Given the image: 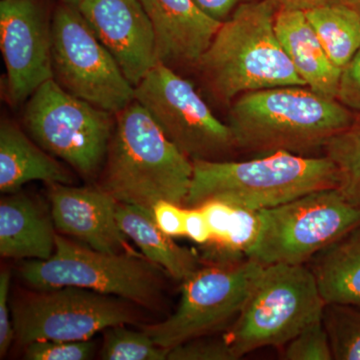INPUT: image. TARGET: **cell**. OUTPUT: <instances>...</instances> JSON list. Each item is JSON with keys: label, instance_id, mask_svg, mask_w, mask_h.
<instances>
[{"label": "cell", "instance_id": "cell-1", "mask_svg": "<svg viewBox=\"0 0 360 360\" xmlns=\"http://www.w3.org/2000/svg\"><path fill=\"white\" fill-rule=\"evenodd\" d=\"M355 117L338 99L309 87L279 86L238 96L231 104L229 124L238 150L321 156L328 142Z\"/></svg>", "mask_w": 360, "mask_h": 360}, {"label": "cell", "instance_id": "cell-2", "mask_svg": "<svg viewBox=\"0 0 360 360\" xmlns=\"http://www.w3.org/2000/svg\"><path fill=\"white\" fill-rule=\"evenodd\" d=\"M276 13L270 0H248L220 25L196 65L219 103L231 105L257 90L307 86L277 37Z\"/></svg>", "mask_w": 360, "mask_h": 360}, {"label": "cell", "instance_id": "cell-3", "mask_svg": "<svg viewBox=\"0 0 360 360\" xmlns=\"http://www.w3.org/2000/svg\"><path fill=\"white\" fill-rule=\"evenodd\" d=\"M193 162L137 103L115 115L101 187L120 203L153 212L158 201L184 206Z\"/></svg>", "mask_w": 360, "mask_h": 360}, {"label": "cell", "instance_id": "cell-4", "mask_svg": "<svg viewBox=\"0 0 360 360\" xmlns=\"http://www.w3.org/2000/svg\"><path fill=\"white\" fill-rule=\"evenodd\" d=\"M193 162L186 207L221 200L259 212L338 186V169L326 155L302 156L279 151L245 161Z\"/></svg>", "mask_w": 360, "mask_h": 360}, {"label": "cell", "instance_id": "cell-5", "mask_svg": "<svg viewBox=\"0 0 360 360\" xmlns=\"http://www.w3.org/2000/svg\"><path fill=\"white\" fill-rule=\"evenodd\" d=\"M326 304L309 265H264L224 336L236 360L258 348H283L322 319Z\"/></svg>", "mask_w": 360, "mask_h": 360}, {"label": "cell", "instance_id": "cell-6", "mask_svg": "<svg viewBox=\"0 0 360 360\" xmlns=\"http://www.w3.org/2000/svg\"><path fill=\"white\" fill-rule=\"evenodd\" d=\"M163 269L131 251L108 253L56 233V251L46 260H28L21 278L34 290L85 288L155 309L162 292Z\"/></svg>", "mask_w": 360, "mask_h": 360}, {"label": "cell", "instance_id": "cell-7", "mask_svg": "<svg viewBox=\"0 0 360 360\" xmlns=\"http://www.w3.org/2000/svg\"><path fill=\"white\" fill-rule=\"evenodd\" d=\"M23 122L44 150L90 179L106 160L115 115L73 96L51 79L26 101Z\"/></svg>", "mask_w": 360, "mask_h": 360}, {"label": "cell", "instance_id": "cell-8", "mask_svg": "<svg viewBox=\"0 0 360 360\" xmlns=\"http://www.w3.org/2000/svg\"><path fill=\"white\" fill-rule=\"evenodd\" d=\"M258 213L260 233L248 257L262 265L307 264L360 224V210L336 188L314 191Z\"/></svg>", "mask_w": 360, "mask_h": 360}, {"label": "cell", "instance_id": "cell-9", "mask_svg": "<svg viewBox=\"0 0 360 360\" xmlns=\"http://www.w3.org/2000/svg\"><path fill=\"white\" fill-rule=\"evenodd\" d=\"M134 101L189 160L225 161L238 151L229 123L220 122L193 82L158 63L134 86Z\"/></svg>", "mask_w": 360, "mask_h": 360}, {"label": "cell", "instance_id": "cell-10", "mask_svg": "<svg viewBox=\"0 0 360 360\" xmlns=\"http://www.w3.org/2000/svg\"><path fill=\"white\" fill-rule=\"evenodd\" d=\"M51 34L53 79L68 94L115 115L134 103V85L78 6L56 7Z\"/></svg>", "mask_w": 360, "mask_h": 360}, {"label": "cell", "instance_id": "cell-11", "mask_svg": "<svg viewBox=\"0 0 360 360\" xmlns=\"http://www.w3.org/2000/svg\"><path fill=\"white\" fill-rule=\"evenodd\" d=\"M132 302L117 296L65 286L22 293L11 302L15 340H89L111 326L134 323Z\"/></svg>", "mask_w": 360, "mask_h": 360}, {"label": "cell", "instance_id": "cell-12", "mask_svg": "<svg viewBox=\"0 0 360 360\" xmlns=\"http://www.w3.org/2000/svg\"><path fill=\"white\" fill-rule=\"evenodd\" d=\"M264 265L246 258L229 264L200 266L182 281L176 311L165 321L142 326L158 347L170 348L227 330Z\"/></svg>", "mask_w": 360, "mask_h": 360}, {"label": "cell", "instance_id": "cell-13", "mask_svg": "<svg viewBox=\"0 0 360 360\" xmlns=\"http://www.w3.org/2000/svg\"><path fill=\"white\" fill-rule=\"evenodd\" d=\"M0 49L7 97L14 106L53 79L51 18L37 0L0 1Z\"/></svg>", "mask_w": 360, "mask_h": 360}, {"label": "cell", "instance_id": "cell-14", "mask_svg": "<svg viewBox=\"0 0 360 360\" xmlns=\"http://www.w3.org/2000/svg\"><path fill=\"white\" fill-rule=\"evenodd\" d=\"M78 8L130 84H139L158 63L155 32L141 0H82Z\"/></svg>", "mask_w": 360, "mask_h": 360}, {"label": "cell", "instance_id": "cell-15", "mask_svg": "<svg viewBox=\"0 0 360 360\" xmlns=\"http://www.w3.org/2000/svg\"><path fill=\"white\" fill-rule=\"evenodd\" d=\"M47 186L52 221L59 232L103 252L131 251L116 219L118 201L105 189Z\"/></svg>", "mask_w": 360, "mask_h": 360}, {"label": "cell", "instance_id": "cell-16", "mask_svg": "<svg viewBox=\"0 0 360 360\" xmlns=\"http://www.w3.org/2000/svg\"><path fill=\"white\" fill-rule=\"evenodd\" d=\"M155 32L158 63L196 66L222 22L213 20L193 0H141Z\"/></svg>", "mask_w": 360, "mask_h": 360}, {"label": "cell", "instance_id": "cell-17", "mask_svg": "<svg viewBox=\"0 0 360 360\" xmlns=\"http://www.w3.org/2000/svg\"><path fill=\"white\" fill-rule=\"evenodd\" d=\"M26 194L9 193L0 201V255L13 259L46 260L56 251L53 221Z\"/></svg>", "mask_w": 360, "mask_h": 360}, {"label": "cell", "instance_id": "cell-18", "mask_svg": "<svg viewBox=\"0 0 360 360\" xmlns=\"http://www.w3.org/2000/svg\"><path fill=\"white\" fill-rule=\"evenodd\" d=\"M276 32L305 85L321 96L336 98L341 70L328 58L305 11L278 9Z\"/></svg>", "mask_w": 360, "mask_h": 360}, {"label": "cell", "instance_id": "cell-19", "mask_svg": "<svg viewBox=\"0 0 360 360\" xmlns=\"http://www.w3.org/2000/svg\"><path fill=\"white\" fill-rule=\"evenodd\" d=\"M72 184V175L11 120L0 123V191L18 193L30 181Z\"/></svg>", "mask_w": 360, "mask_h": 360}, {"label": "cell", "instance_id": "cell-20", "mask_svg": "<svg viewBox=\"0 0 360 360\" xmlns=\"http://www.w3.org/2000/svg\"><path fill=\"white\" fill-rule=\"evenodd\" d=\"M116 219L120 231L141 248L143 257L176 281H184L201 266L195 252L177 245L160 231L150 210L118 202Z\"/></svg>", "mask_w": 360, "mask_h": 360}, {"label": "cell", "instance_id": "cell-21", "mask_svg": "<svg viewBox=\"0 0 360 360\" xmlns=\"http://www.w3.org/2000/svg\"><path fill=\"white\" fill-rule=\"evenodd\" d=\"M309 262L326 303L360 309V224L319 251Z\"/></svg>", "mask_w": 360, "mask_h": 360}, {"label": "cell", "instance_id": "cell-22", "mask_svg": "<svg viewBox=\"0 0 360 360\" xmlns=\"http://www.w3.org/2000/svg\"><path fill=\"white\" fill-rule=\"evenodd\" d=\"M307 20L336 68L342 70L360 49V14L347 1L305 11Z\"/></svg>", "mask_w": 360, "mask_h": 360}, {"label": "cell", "instance_id": "cell-23", "mask_svg": "<svg viewBox=\"0 0 360 360\" xmlns=\"http://www.w3.org/2000/svg\"><path fill=\"white\" fill-rule=\"evenodd\" d=\"M323 155L328 156L338 169L336 189L350 205L360 210V115L350 127L328 142Z\"/></svg>", "mask_w": 360, "mask_h": 360}, {"label": "cell", "instance_id": "cell-24", "mask_svg": "<svg viewBox=\"0 0 360 360\" xmlns=\"http://www.w3.org/2000/svg\"><path fill=\"white\" fill-rule=\"evenodd\" d=\"M322 322L328 331L333 359L360 360V309L326 303Z\"/></svg>", "mask_w": 360, "mask_h": 360}, {"label": "cell", "instance_id": "cell-25", "mask_svg": "<svg viewBox=\"0 0 360 360\" xmlns=\"http://www.w3.org/2000/svg\"><path fill=\"white\" fill-rule=\"evenodd\" d=\"M101 359L103 360H167L169 349L158 347L146 331H134L123 326L103 331Z\"/></svg>", "mask_w": 360, "mask_h": 360}, {"label": "cell", "instance_id": "cell-26", "mask_svg": "<svg viewBox=\"0 0 360 360\" xmlns=\"http://www.w3.org/2000/svg\"><path fill=\"white\" fill-rule=\"evenodd\" d=\"M281 350V359L285 360L333 359L328 331L322 319L300 331Z\"/></svg>", "mask_w": 360, "mask_h": 360}, {"label": "cell", "instance_id": "cell-27", "mask_svg": "<svg viewBox=\"0 0 360 360\" xmlns=\"http://www.w3.org/2000/svg\"><path fill=\"white\" fill-rule=\"evenodd\" d=\"M96 342L89 340L34 341L26 345L25 359L28 360H87L96 354Z\"/></svg>", "mask_w": 360, "mask_h": 360}, {"label": "cell", "instance_id": "cell-28", "mask_svg": "<svg viewBox=\"0 0 360 360\" xmlns=\"http://www.w3.org/2000/svg\"><path fill=\"white\" fill-rule=\"evenodd\" d=\"M210 335L186 341L170 348L168 360H236L224 335L219 338Z\"/></svg>", "mask_w": 360, "mask_h": 360}, {"label": "cell", "instance_id": "cell-29", "mask_svg": "<svg viewBox=\"0 0 360 360\" xmlns=\"http://www.w3.org/2000/svg\"><path fill=\"white\" fill-rule=\"evenodd\" d=\"M336 99L349 110L360 112V49L341 70Z\"/></svg>", "mask_w": 360, "mask_h": 360}, {"label": "cell", "instance_id": "cell-30", "mask_svg": "<svg viewBox=\"0 0 360 360\" xmlns=\"http://www.w3.org/2000/svg\"><path fill=\"white\" fill-rule=\"evenodd\" d=\"M153 212L156 224L168 236H186V206L160 200L153 207Z\"/></svg>", "mask_w": 360, "mask_h": 360}, {"label": "cell", "instance_id": "cell-31", "mask_svg": "<svg viewBox=\"0 0 360 360\" xmlns=\"http://www.w3.org/2000/svg\"><path fill=\"white\" fill-rule=\"evenodd\" d=\"M11 272L2 270L0 274V359L6 357L11 343L15 340L13 321L9 314L8 295Z\"/></svg>", "mask_w": 360, "mask_h": 360}, {"label": "cell", "instance_id": "cell-32", "mask_svg": "<svg viewBox=\"0 0 360 360\" xmlns=\"http://www.w3.org/2000/svg\"><path fill=\"white\" fill-rule=\"evenodd\" d=\"M186 236L200 245H205L212 238L210 225L200 207H186Z\"/></svg>", "mask_w": 360, "mask_h": 360}, {"label": "cell", "instance_id": "cell-33", "mask_svg": "<svg viewBox=\"0 0 360 360\" xmlns=\"http://www.w3.org/2000/svg\"><path fill=\"white\" fill-rule=\"evenodd\" d=\"M203 13L213 20L224 22L233 11L248 0H193Z\"/></svg>", "mask_w": 360, "mask_h": 360}, {"label": "cell", "instance_id": "cell-34", "mask_svg": "<svg viewBox=\"0 0 360 360\" xmlns=\"http://www.w3.org/2000/svg\"><path fill=\"white\" fill-rule=\"evenodd\" d=\"M278 9H290V11H307L316 7L328 6L345 0H270Z\"/></svg>", "mask_w": 360, "mask_h": 360}, {"label": "cell", "instance_id": "cell-35", "mask_svg": "<svg viewBox=\"0 0 360 360\" xmlns=\"http://www.w3.org/2000/svg\"><path fill=\"white\" fill-rule=\"evenodd\" d=\"M345 1L349 4L352 7H354L357 13L360 14V0H345Z\"/></svg>", "mask_w": 360, "mask_h": 360}, {"label": "cell", "instance_id": "cell-36", "mask_svg": "<svg viewBox=\"0 0 360 360\" xmlns=\"http://www.w3.org/2000/svg\"><path fill=\"white\" fill-rule=\"evenodd\" d=\"M60 4H70V6H78L82 0H58Z\"/></svg>", "mask_w": 360, "mask_h": 360}]
</instances>
